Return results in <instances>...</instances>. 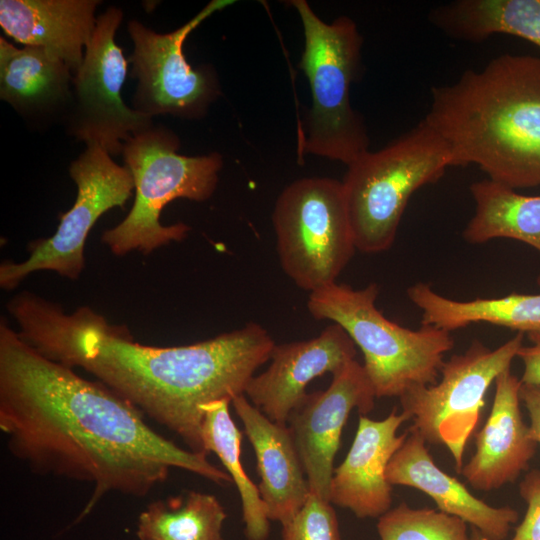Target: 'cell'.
<instances>
[{
	"mask_svg": "<svg viewBox=\"0 0 540 540\" xmlns=\"http://www.w3.org/2000/svg\"><path fill=\"white\" fill-rule=\"evenodd\" d=\"M0 429L11 454L33 472L93 485L78 520L106 494L146 496L173 468L232 482L207 454L158 434L137 407L101 382L38 353L3 317Z\"/></svg>",
	"mask_w": 540,
	"mask_h": 540,
	"instance_id": "obj_1",
	"label": "cell"
},
{
	"mask_svg": "<svg viewBox=\"0 0 540 540\" xmlns=\"http://www.w3.org/2000/svg\"><path fill=\"white\" fill-rule=\"evenodd\" d=\"M6 308L19 337L38 353L92 374L180 436L189 450L204 454L201 406L244 394L275 345L253 322L190 345H144L90 307L67 314L60 304L30 291L14 295Z\"/></svg>",
	"mask_w": 540,
	"mask_h": 540,
	"instance_id": "obj_2",
	"label": "cell"
},
{
	"mask_svg": "<svg viewBox=\"0 0 540 540\" xmlns=\"http://www.w3.org/2000/svg\"><path fill=\"white\" fill-rule=\"evenodd\" d=\"M424 119L454 166L477 165L514 190L540 186V58L502 54L434 86Z\"/></svg>",
	"mask_w": 540,
	"mask_h": 540,
	"instance_id": "obj_3",
	"label": "cell"
},
{
	"mask_svg": "<svg viewBox=\"0 0 540 540\" xmlns=\"http://www.w3.org/2000/svg\"><path fill=\"white\" fill-rule=\"evenodd\" d=\"M179 138L158 125L141 132L123 145L124 165L134 181L135 198L127 216L103 232L101 240L116 256L132 251L148 255L187 237L190 227L178 222L162 225L160 214L179 198L203 202L216 190L222 155L178 154Z\"/></svg>",
	"mask_w": 540,
	"mask_h": 540,
	"instance_id": "obj_4",
	"label": "cell"
},
{
	"mask_svg": "<svg viewBox=\"0 0 540 540\" xmlns=\"http://www.w3.org/2000/svg\"><path fill=\"white\" fill-rule=\"evenodd\" d=\"M379 287L333 283L309 293L307 309L317 320L339 325L364 357L376 398L401 397L412 388L437 382L444 357L454 347L450 332L421 325L403 327L376 307Z\"/></svg>",
	"mask_w": 540,
	"mask_h": 540,
	"instance_id": "obj_5",
	"label": "cell"
},
{
	"mask_svg": "<svg viewBox=\"0 0 540 540\" xmlns=\"http://www.w3.org/2000/svg\"><path fill=\"white\" fill-rule=\"evenodd\" d=\"M304 32L299 68L308 79L311 107L302 125L299 154L346 166L369 150L363 117L352 107L350 89L361 63L363 38L356 23L341 16L327 23L305 0H291Z\"/></svg>",
	"mask_w": 540,
	"mask_h": 540,
	"instance_id": "obj_6",
	"label": "cell"
},
{
	"mask_svg": "<svg viewBox=\"0 0 540 540\" xmlns=\"http://www.w3.org/2000/svg\"><path fill=\"white\" fill-rule=\"evenodd\" d=\"M454 166L448 144L426 122L347 165L342 183L355 247L375 254L388 250L409 199Z\"/></svg>",
	"mask_w": 540,
	"mask_h": 540,
	"instance_id": "obj_7",
	"label": "cell"
},
{
	"mask_svg": "<svg viewBox=\"0 0 540 540\" xmlns=\"http://www.w3.org/2000/svg\"><path fill=\"white\" fill-rule=\"evenodd\" d=\"M272 222L284 273L309 293L335 283L356 250L337 179L291 182L275 202Z\"/></svg>",
	"mask_w": 540,
	"mask_h": 540,
	"instance_id": "obj_8",
	"label": "cell"
},
{
	"mask_svg": "<svg viewBox=\"0 0 540 540\" xmlns=\"http://www.w3.org/2000/svg\"><path fill=\"white\" fill-rule=\"evenodd\" d=\"M524 334L517 332L496 349L474 340L467 350L444 361L440 380L412 388L399 397L401 412L426 443L444 445L461 472L468 440L480 423L490 386L511 369L523 346Z\"/></svg>",
	"mask_w": 540,
	"mask_h": 540,
	"instance_id": "obj_9",
	"label": "cell"
},
{
	"mask_svg": "<svg viewBox=\"0 0 540 540\" xmlns=\"http://www.w3.org/2000/svg\"><path fill=\"white\" fill-rule=\"evenodd\" d=\"M69 175L77 188L72 207L60 214L55 233L29 244L23 262L4 261L0 265V287L15 289L28 275L52 271L77 280L85 269V244L97 220L114 207H123L134 190L129 169L118 165L98 143L71 162Z\"/></svg>",
	"mask_w": 540,
	"mask_h": 540,
	"instance_id": "obj_10",
	"label": "cell"
},
{
	"mask_svg": "<svg viewBox=\"0 0 540 540\" xmlns=\"http://www.w3.org/2000/svg\"><path fill=\"white\" fill-rule=\"evenodd\" d=\"M235 1L212 0L188 22L169 33H157L137 20L127 25L133 42L130 76L137 80L133 109L150 118L169 114L195 120L203 118L220 96L221 87L210 65L194 67L183 45L203 21Z\"/></svg>",
	"mask_w": 540,
	"mask_h": 540,
	"instance_id": "obj_11",
	"label": "cell"
},
{
	"mask_svg": "<svg viewBox=\"0 0 540 540\" xmlns=\"http://www.w3.org/2000/svg\"><path fill=\"white\" fill-rule=\"evenodd\" d=\"M122 19L123 11L115 6L97 17L83 61L73 74L72 100L63 120L68 135L86 145L98 143L111 156L121 154L126 141L154 125L121 97L128 60L115 35Z\"/></svg>",
	"mask_w": 540,
	"mask_h": 540,
	"instance_id": "obj_12",
	"label": "cell"
},
{
	"mask_svg": "<svg viewBox=\"0 0 540 540\" xmlns=\"http://www.w3.org/2000/svg\"><path fill=\"white\" fill-rule=\"evenodd\" d=\"M332 376L329 387L308 393L287 421L310 493L327 501L334 459L350 413L357 409L367 415L376 399L363 365L355 359Z\"/></svg>",
	"mask_w": 540,
	"mask_h": 540,
	"instance_id": "obj_13",
	"label": "cell"
},
{
	"mask_svg": "<svg viewBox=\"0 0 540 540\" xmlns=\"http://www.w3.org/2000/svg\"><path fill=\"white\" fill-rule=\"evenodd\" d=\"M355 356L352 339L332 323L317 337L275 344L269 367L250 379L244 395L271 421L287 424L307 396V385L326 373L334 374Z\"/></svg>",
	"mask_w": 540,
	"mask_h": 540,
	"instance_id": "obj_14",
	"label": "cell"
},
{
	"mask_svg": "<svg viewBox=\"0 0 540 540\" xmlns=\"http://www.w3.org/2000/svg\"><path fill=\"white\" fill-rule=\"evenodd\" d=\"M409 418L396 409L382 420L359 416L353 443L343 460L334 468L329 502L349 509L357 518H379L391 509L392 485L386 477L388 464L407 437L397 435Z\"/></svg>",
	"mask_w": 540,
	"mask_h": 540,
	"instance_id": "obj_15",
	"label": "cell"
},
{
	"mask_svg": "<svg viewBox=\"0 0 540 540\" xmlns=\"http://www.w3.org/2000/svg\"><path fill=\"white\" fill-rule=\"evenodd\" d=\"M490 414L476 434V450L461 474L476 490L491 491L513 483L527 470L537 443L520 409L521 380L511 369L495 380Z\"/></svg>",
	"mask_w": 540,
	"mask_h": 540,
	"instance_id": "obj_16",
	"label": "cell"
},
{
	"mask_svg": "<svg viewBox=\"0 0 540 540\" xmlns=\"http://www.w3.org/2000/svg\"><path fill=\"white\" fill-rule=\"evenodd\" d=\"M407 437L391 458L386 477L389 483L418 489L427 494L437 509L460 518L487 540H505L518 512L509 506L493 507L476 498L457 478L439 468L426 441L410 426Z\"/></svg>",
	"mask_w": 540,
	"mask_h": 540,
	"instance_id": "obj_17",
	"label": "cell"
},
{
	"mask_svg": "<svg viewBox=\"0 0 540 540\" xmlns=\"http://www.w3.org/2000/svg\"><path fill=\"white\" fill-rule=\"evenodd\" d=\"M252 445L258 486L267 517L287 523L305 504L310 489L287 424L271 421L242 394L231 402Z\"/></svg>",
	"mask_w": 540,
	"mask_h": 540,
	"instance_id": "obj_18",
	"label": "cell"
},
{
	"mask_svg": "<svg viewBox=\"0 0 540 540\" xmlns=\"http://www.w3.org/2000/svg\"><path fill=\"white\" fill-rule=\"evenodd\" d=\"M99 0H1L0 26L23 46H37L73 74L96 28Z\"/></svg>",
	"mask_w": 540,
	"mask_h": 540,
	"instance_id": "obj_19",
	"label": "cell"
},
{
	"mask_svg": "<svg viewBox=\"0 0 540 540\" xmlns=\"http://www.w3.org/2000/svg\"><path fill=\"white\" fill-rule=\"evenodd\" d=\"M73 72L37 46L17 48L0 37V98L25 117L63 120L72 100Z\"/></svg>",
	"mask_w": 540,
	"mask_h": 540,
	"instance_id": "obj_20",
	"label": "cell"
},
{
	"mask_svg": "<svg viewBox=\"0 0 540 540\" xmlns=\"http://www.w3.org/2000/svg\"><path fill=\"white\" fill-rule=\"evenodd\" d=\"M407 296L422 312L421 325L451 332L475 323H488L523 334L540 333V293L462 301L444 297L429 284L419 282L407 289Z\"/></svg>",
	"mask_w": 540,
	"mask_h": 540,
	"instance_id": "obj_21",
	"label": "cell"
},
{
	"mask_svg": "<svg viewBox=\"0 0 540 540\" xmlns=\"http://www.w3.org/2000/svg\"><path fill=\"white\" fill-rule=\"evenodd\" d=\"M429 21L457 40L508 34L540 48V0H456L432 10Z\"/></svg>",
	"mask_w": 540,
	"mask_h": 540,
	"instance_id": "obj_22",
	"label": "cell"
},
{
	"mask_svg": "<svg viewBox=\"0 0 540 540\" xmlns=\"http://www.w3.org/2000/svg\"><path fill=\"white\" fill-rule=\"evenodd\" d=\"M474 214L463 230L470 244L507 238L540 252V195L528 196L489 178L471 184Z\"/></svg>",
	"mask_w": 540,
	"mask_h": 540,
	"instance_id": "obj_23",
	"label": "cell"
},
{
	"mask_svg": "<svg viewBox=\"0 0 540 540\" xmlns=\"http://www.w3.org/2000/svg\"><path fill=\"white\" fill-rule=\"evenodd\" d=\"M228 399L216 400L201 406L203 419L200 436L206 454L213 452L236 485L242 504V519L247 540H266L270 520L258 486L247 475L241 463L242 433L235 425Z\"/></svg>",
	"mask_w": 540,
	"mask_h": 540,
	"instance_id": "obj_24",
	"label": "cell"
},
{
	"mask_svg": "<svg viewBox=\"0 0 540 540\" xmlns=\"http://www.w3.org/2000/svg\"><path fill=\"white\" fill-rule=\"evenodd\" d=\"M227 515L218 499L189 491L151 502L138 518L139 540H224Z\"/></svg>",
	"mask_w": 540,
	"mask_h": 540,
	"instance_id": "obj_25",
	"label": "cell"
},
{
	"mask_svg": "<svg viewBox=\"0 0 540 540\" xmlns=\"http://www.w3.org/2000/svg\"><path fill=\"white\" fill-rule=\"evenodd\" d=\"M467 523L438 509L402 502L378 518L380 540H469Z\"/></svg>",
	"mask_w": 540,
	"mask_h": 540,
	"instance_id": "obj_26",
	"label": "cell"
},
{
	"mask_svg": "<svg viewBox=\"0 0 540 540\" xmlns=\"http://www.w3.org/2000/svg\"><path fill=\"white\" fill-rule=\"evenodd\" d=\"M282 540H342L333 505L314 494L282 525Z\"/></svg>",
	"mask_w": 540,
	"mask_h": 540,
	"instance_id": "obj_27",
	"label": "cell"
},
{
	"mask_svg": "<svg viewBox=\"0 0 540 540\" xmlns=\"http://www.w3.org/2000/svg\"><path fill=\"white\" fill-rule=\"evenodd\" d=\"M519 494L527 508L511 540H540V469L525 475L519 485Z\"/></svg>",
	"mask_w": 540,
	"mask_h": 540,
	"instance_id": "obj_28",
	"label": "cell"
},
{
	"mask_svg": "<svg viewBox=\"0 0 540 540\" xmlns=\"http://www.w3.org/2000/svg\"><path fill=\"white\" fill-rule=\"evenodd\" d=\"M527 337L531 344H523L517 353L524 365L520 380L523 384L540 385V333L527 334Z\"/></svg>",
	"mask_w": 540,
	"mask_h": 540,
	"instance_id": "obj_29",
	"label": "cell"
},
{
	"mask_svg": "<svg viewBox=\"0 0 540 540\" xmlns=\"http://www.w3.org/2000/svg\"><path fill=\"white\" fill-rule=\"evenodd\" d=\"M519 394L530 418L529 435L540 445V385L522 383Z\"/></svg>",
	"mask_w": 540,
	"mask_h": 540,
	"instance_id": "obj_30",
	"label": "cell"
},
{
	"mask_svg": "<svg viewBox=\"0 0 540 540\" xmlns=\"http://www.w3.org/2000/svg\"><path fill=\"white\" fill-rule=\"evenodd\" d=\"M469 540H487L477 529L471 527Z\"/></svg>",
	"mask_w": 540,
	"mask_h": 540,
	"instance_id": "obj_31",
	"label": "cell"
}]
</instances>
